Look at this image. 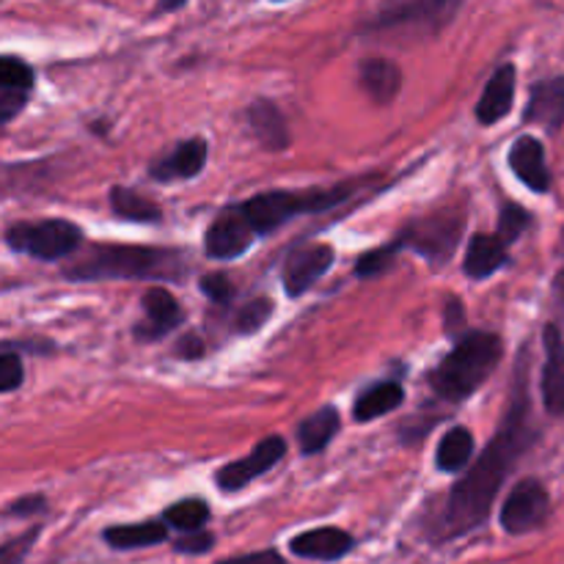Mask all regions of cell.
<instances>
[{
	"instance_id": "30",
	"label": "cell",
	"mask_w": 564,
	"mask_h": 564,
	"mask_svg": "<svg viewBox=\"0 0 564 564\" xmlns=\"http://www.w3.org/2000/svg\"><path fill=\"white\" fill-rule=\"evenodd\" d=\"M400 251V246H397V240L391 242V246H383V248H375V251L364 253L361 259H358V268L356 273L361 275V279H369V275H380L383 270L391 268V262H394V253Z\"/></svg>"
},
{
	"instance_id": "38",
	"label": "cell",
	"mask_w": 564,
	"mask_h": 564,
	"mask_svg": "<svg viewBox=\"0 0 564 564\" xmlns=\"http://www.w3.org/2000/svg\"><path fill=\"white\" fill-rule=\"evenodd\" d=\"M47 507V501L42 496H28V499H17L9 507V516H33V512H42Z\"/></svg>"
},
{
	"instance_id": "27",
	"label": "cell",
	"mask_w": 564,
	"mask_h": 564,
	"mask_svg": "<svg viewBox=\"0 0 564 564\" xmlns=\"http://www.w3.org/2000/svg\"><path fill=\"white\" fill-rule=\"evenodd\" d=\"M163 518L169 527L180 529V532H196V529H204V523L209 521V507L202 499H185L171 505Z\"/></svg>"
},
{
	"instance_id": "13",
	"label": "cell",
	"mask_w": 564,
	"mask_h": 564,
	"mask_svg": "<svg viewBox=\"0 0 564 564\" xmlns=\"http://www.w3.org/2000/svg\"><path fill=\"white\" fill-rule=\"evenodd\" d=\"M510 169L518 180L534 193H545L551 187V171L545 163V149L538 138L523 135L510 149Z\"/></svg>"
},
{
	"instance_id": "2",
	"label": "cell",
	"mask_w": 564,
	"mask_h": 564,
	"mask_svg": "<svg viewBox=\"0 0 564 564\" xmlns=\"http://www.w3.org/2000/svg\"><path fill=\"white\" fill-rule=\"evenodd\" d=\"M505 345L496 334L474 330L455 345V350L430 372V386L446 402H463L471 397L499 367Z\"/></svg>"
},
{
	"instance_id": "10",
	"label": "cell",
	"mask_w": 564,
	"mask_h": 564,
	"mask_svg": "<svg viewBox=\"0 0 564 564\" xmlns=\"http://www.w3.org/2000/svg\"><path fill=\"white\" fill-rule=\"evenodd\" d=\"M253 235H257V229L246 218L242 207L226 209L209 224L207 235H204V248L213 259H235L251 248Z\"/></svg>"
},
{
	"instance_id": "12",
	"label": "cell",
	"mask_w": 564,
	"mask_h": 564,
	"mask_svg": "<svg viewBox=\"0 0 564 564\" xmlns=\"http://www.w3.org/2000/svg\"><path fill=\"white\" fill-rule=\"evenodd\" d=\"M141 303L143 319L135 328L138 339H160V336H165L169 330H174L176 325L182 323L180 303H176V297L171 295L169 290H163V286H152V290L143 292Z\"/></svg>"
},
{
	"instance_id": "23",
	"label": "cell",
	"mask_w": 564,
	"mask_h": 564,
	"mask_svg": "<svg viewBox=\"0 0 564 564\" xmlns=\"http://www.w3.org/2000/svg\"><path fill=\"white\" fill-rule=\"evenodd\" d=\"M102 538L110 549H119V551L149 549V545L165 543V538H169V529H165V523H160V521H143V523H135V527L130 523V527L105 529Z\"/></svg>"
},
{
	"instance_id": "29",
	"label": "cell",
	"mask_w": 564,
	"mask_h": 564,
	"mask_svg": "<svg viewBox=\"0 0 564 564\" xmlns=\"http://www.w3.org/2000/svg\"><path fill=\"white\" fill-rule=\"evenodd\" d=\"M270 317H273V301H268V297H257V301L246 303V306H242V312L237 314V325H235L237 334H242V336L257 334V330L262 328Z\"/></svg>"
},
{
	"instance_id": "5",
	"label": "cell",
	"mask_w": 564,
	"mask_h": 564,
	"mask_svg": "<svg viewBox=\"0 0 564 564\" xmlns=\"http://www.w3.org/2000/svg\"><path fill=\"white\" fill-rule=\"evenodd\" d=\"M463 0H380L367 20V31H411L438 33L460 11Z\"/></svg>"
},
{
	"instance_id": "9",
	"label": "cell",
	"mask_w": 564,
	"mask_h": 564,
	"mask_svg": "<svg viewBox=\"0 0 564 564\" xmlns=\"http://www.w3.org/2000/svg\"><path fill=\"white\" fill-rule=\"evenodd\" d=\"M284 455H286V441L281 438V435H270V438L259 441V444L253 446L251 455L240 457V460L220 468V471L215 474V482H218V488L226 490V494H235V490H242L246 485H251L253 479L262 477L264 471L279 466Z\"/></svg>"
},
{
	"instance_id": "8",
	"label": "cell",
	"mask_w": 564,
	"mask_h": 564,
	"mask_svg": "<svg viewBox=\"0 0 564 564\" xmlns=\"http://www.w3.org/2000/svg\"><path fill=\"white\" fill-rule=\"evenodd\" d=\"M551 512L549 490L538 479H521L507 496L501 507V527L507 534H527L534 532L545 523Z\"/></svg>"
},
{
	"instance_id": "19",
	"label": "cell",
	"mask_w": 564,
	"mask_h": 564,
	"mask_svg": "<svg viewBox=\"0 0 564 564\" xmlns=\"http://www.w3.org/2000/svg\"><path fill=\"white\" fill-rule=\"evenodd\" d=\"M358 80L375 105H389L400 94L402 72L389 58H367L358 69Z\"/></svg>"
},
{
	"instance_id": "24",
	"label": "cell",
	"mask_w": 564,
	"mask_h": 564,
	"mask_svg": "<svg viewBox=\"0 0 564 564\" xmlns=\"http://www.w3.org/2000/svg\"><path fill=\"white\" fill-rule=\"evenodd\" d=\"M402 400H405V391L400 383H378L358 397L356 405H352V416H356V422H372V419H380L400 408Z\"/></svg>"
},
{
	"instance_id": "33",
	"label": "cell",
	"mask_w": 564,
	"mask_h": 564,
	"mask_svg": "<svg viewBox=\"0 0 564 564\" xmlns=\"http://www.w3.org/2000/svg\"><path fill=\"white\" fill-rule=\"evenodd\" d=\"M202 292L215 303H229L235 295V286H231L229 275L224 273H209L202 279Z\"/></svg>"
},
{
	"instance_id": "11",
	"label": "cell",
	"mask_w": 564,
	"mask_h": 564,
	"mask_svg": "<svg viewBox=\"0 0 564 564\" xmlns=\"http://www.w3.org/2000/svg\"><path fill=\"white\" fill-rule=\"evenodd\" d=\"M334 259H336L334 248L325 246V242H314V246H306L301 248V251L292 253V257L286 259V268H284L286 295L297 297L303 295V292L312 290V286L328 273Z\"/></svg>"
},
{
	"instance_id": "3",
	"label": "cell",
	"mask_w": 564,
	"mask_h": 564,
	"mask_svg": "<svg viewBox=\"0 0 564 564\" xmlns=\"http://www.w3.org/2000/svg\"><path fill=\"white\" fill-rule=\"evenodd\" d=\"M182 270V257L174 251L141 246H97L86 259L66 268L75 281H108V279H163Z\"/></svg>"
},
{
	"instance_id": "20",
	"label": "cell",
	"mask_w": 564,
	"mask_h": 564,
	"mask_svg": "<svg viewBox=\"0 0 564 564\" xmlns=\"http://www.w3.org/2000/svg\"><path fill=\"white\" fill-rule=\"evenodd\" d=\"M248 121H251V130L257 135V141L262 143L270 152H281V149L290 147V130H286V119L281 116V110L275 108L268 99H259L248 110Z\"/></svg>"
},
{
	"instance_id": "36",
	"label": "cell",
	"mask_w": 564,
	"mask_h": 564,
	"mask_svg": "<svg viewBox=\"0 0 564 564\" xmlns=\"http://www.w3.org/2000/svg\"><path fill=\"white\" fill-rule=\"evenodd\" d=\"M36 538H39V529H31L25 538L9 540V543L3 545V551H0V560H3V564H17L22 560V556L28 554V549H31L33 540H36Z\"/></svg>"
},
{
	"instance_id": "15",
	"label": "cell",
	"mask_w": 564,
	"mask_h": 564,
	"mask_svg": "<svg viewBox=\"0 0 564 564\" xmlns=\"http://www.w3.org/2000/svg\"><path fill=\"white\" fill-rule=\"evenodd\" d=\"M204 165H207V141H202V138H191V141H182L180 147H176L171 154H165L163 160H158L149 174H152L158 182L191 180V176L202 174Z\"/></svg>"
},
{
	"instance_id": "4",
	"label": "cell",
	"mask_w": 564,
	"mask_h": 564,
	"mask_svg": "<svg viewBox=\"0 0 564 564\" xmlns=\"http://www.w3.org/2000/svg\"><path fill=\"white\" fill-rule=\"evenodd\" d=\"M356 185H339L330 187V191H268L259 193V196L248 198L242 204V213L251 220V226L257 229V235H270L279 226H284L286 220L297 218L303 213H317V209L336 207L339 202L352 196Z\"/></svg>"
},
{
	"instance_id": "37",
	"label": "cell",
	"mask_w": 564,
	"mask_h": 564,
	"mask_svg": "<svg viewBox=\"0 0 564 564\" xmlns=\"http://www.w3.org/2000/svg\"><path fill=\"white\" fill-rule=\"evenodd\" d=\"M444 325L449 336H457L463 328H466V308H463V303L457 301V297H449V303H446Z\"/></svg>"
},
{
	"instance_id": "42",
	"label": "cell",
	"mask_w": 564,
	"mask_h": 564,
	"mask_svg": "<svg viewBox=\"0 0 564 564\" xmlns=\"http://www.w3.org/2000/svg\"><path fill=\"white\" fill-rule=\"evenodd\" d=\"M273 3H284V0H273Z\"/></svg>"
},
{
	"instance_id": "6",
	"label": "cell",
	"mask_w": 564,
	"mask_h": 564,
	"mask_svg": "<svg viewBox=\"0 0 564 564\" xmlns=\"http://www.w3.org/2000/svg\"><path fill=\"white\" fill-rule=\"evenodd\" d=\"M6 242L14 251L28 253L33 259L55 262L75 253L83 242V231L69 220H36V224H14L6 231Z\"/></svg>"
},
{
	"instance_id": "22",
	"label": "cell",
	"mask_w": 564,
	"mask_h": 564,
	"mask_svg": "<svg viewBox=\"0 0 564 564\" xmlns=\"http://www.w3.org/2000/svg\"><path fill=\"white\" fill-rule=\"evenodd\" d=\"M341 419L336 408H323L314 416H308L306 422L297 427V446H301L303 455H317L325 446L334 441V435L339 433Z\"/></svg>"
},
{
	"instance_id": "18",
	"label": "cell",
	"mask_w": 564,
	"mask_h": 564,
	"mask_svg": "<svg viewBox=\"0 0 564 564\" xmlns=\"http://www.w3.org/2000/svg\"><path fill=\"white\" fill-rule=\"evenodd\" d=\"M512 99H516V66L505 64L496 69V75L490 77L488 88L482 91L477 105V119L479 124L490 127L496 121L505 119L512 108Z\"/></svg>"
},
{
	"instance_id": "17",
	"label": "cell",
	"mask_w": 564,
	"mask_h": 564,
	"mask_svg": "<svg viewBox=\"0 0 564 564\" xmlns=\"http://www.w3.org/2000/svg\"><path fill=\"white\" fill-rule=\"evenodd\" d=\"M529 124H540L545 130H560L564 124V80L554 77V80H540L534 83L532 97H529V108L523 113Z\"/></svg>"
},
{
	"instance_id": "16",
	"label": "cell",
	"mask_w": 564,
	"mask_h": 564,
	"mask_svg": "<svg viewBox=\"0 0 564 564\" xmlns=\"http://www.w3.org/2000/svg\"><path fill=\"white\" fill-rule=\"evenodd\" d=\"M352 549V538L341 529L323 527L312 529V532H303L297 538H292L290 551L303 560H319V562H334L339 556H345Z\"/></svg>"
},
{
	"instance_id": "40",
	"label": "cell",
	"mask_w": 564,
	"mask_h": 564,
	"mask_svg": "<svg viewBox=\"0 0 564 564\" xmlns=\"http://www.w3.org/2000/svg\"><path fill=\"white\" fill-rule=\"evenodd\" d=\"M176 356L180 358H198L204 356V341L198 336H185L176 341Z\"/></svg>"
},
{
	"instance_id": "32",
	"label": "cell",
	"mask_w": 564,
	"mask_h": 564,
	"mask_svg": "<svg viewBox=\"0 0 564 564\" xmlns=\"http://www.w3.org/2000/svg\"><path fill=\"white\" fill-rule=\"evenodd\" d=\"M22 378H25L22 375V361L17 358L14 350H6L0 356V391L9 394V391H14L22 383Z\"/></svg>"
},
{
	"instance_id": "31",
	"label": "cell",
	"mask_w": 564,
	"mask_h": 564,
	"mask_svg": "<svg viewBox=\"0 0 564 564\" xmlns=\"http://www.w3.org/2000/svg\"><path fill=\"white\" fill-rule=\"evenodd\" d=\"M527 226H529V213L523 207H518V204H507V207L501 209L499 237L507 242V246H510V242H516Z\"/></svg>"
},
{
	"instance_id": "34",
	"label": "cell",
	"mask_w": 564,
	"mask_h": 564,
	"mask_svg": "<svg viewBox=\"0 0 564 564\" xmlns=\"http://www.w3.org/2000/svg\"><path fill=\"white\" fill-rule=\"evenodd\" d=\"M215 545V538L213 534H207V532H202V529H196V532H187V534H182L180 540H176L174 543V549L180 551V554H207L209 549H213Z\"/></svg>"
},
{
	"instance_id": "25",
	"label": "cell",
	"mask_w": 564,
	"mask_h": 564,
	"mask_svg": "<svg viewBox=\"0 0 564 564\" xmlns=\"http://www.w3.org/2000/svg\"><path fill=\"white\" fill-rule=\"evenodd\" d=\"M471 457H474L471 430L452 427L449 433L444 435V441H441L438 457H435V463H438L441 471L457 474V471H463L468 463H471Z\"/></svg>"
},
{
	"instance_id": "1",
	"label": "cell",
	"mask_w": 564,
	"mask_h": 564,
	"mask_svg": "<svg viewBox=\"0 0 564 564\" xmlns=\"http://www.w3.org/2000/svg\"><path fill=\"white\" fill-rule=\"evenodd\" d=\"M532 402L523 386V364L518 367V386L510 408L505 411L499 433L488 444L485 455L466 471V477L452 488L444 510L433 521L435 540H452L482 527L490 516L496 496L505 485L507 474L518 466L523 452L532 446Z\"/></svg>"
},
{
	"instance_id": "21",
	"label": "cell",
	"mask_w": 564,
	"mask_h": 564,
	"mask_svg": "<svg viewBox=\"0 0 564 564\" xmlns=\"http://www.w3.org/2000/svg\"><path fill=\"white\" fill-rule=\"evenodd\" d=\"M507 242L499 235H474L466 251V273L471 279H488L505 268Z\"/></svg>"
},
{
	"instance_id": "26",
	"label": "cell",
	"mask_w": 564,
	"mask_h": 564,
	"mask_svg": "<svg viewBox=\"0 0 564 564\" xmlns=\"http://www.w3.org/2000/svg\"><path fill=\"white\" fill-rule=\"evenodd\" d=\"M110 207L116 215L127 220H135V224H158L160 220V207L154 202H149L141 193L130 191V187H113L110 191Z\"/></svg>"
},
{
	"instance_id": "7",
	"label": "cell",
	"mask_w": 564,
	"mask_h": 564,
	"mask_svg": "<svg viewBox=\"0 0 564 564\" xmlns=\"http://www.w3.org/2000/svg\"><path fill=\"white\" fill-rule=\"evenodd\" d=\"M463 226H466V218H460L457 213L430 215V218L416 220L405 231H400L397 246L413 248L433 264H444L455 253L457 242H460Z\"/></svg>"
},
{
	"instance_id": "39",
	"label": "cell",
	"mask_w": 564,
	"mask_h": 564,
	"mask_svg": "<svg viewBox=\"0 0 564 564\" xmlns=\"http://www.w3.org/2000/svg\"><path fill=\"white\" fill-rule=\"evenodd\" d=\"M218 564H284L281 556L275 551H259V554H248V556H235V560H226Z\"/></svg>"
},
{
	"instance_id": "14",
	"label": "cell",
	"mask_w": 564,
	"mask_h": 564,
	"mask_svg": "<svg viewBox=\"0 0 564 564\" xmlns=\"http://www.w3.org/2000/svg\"><path fill=\"white\" fill-rule=\"evenodd\" d=\"M545 367H543V402L545 411L564 416V339L556 325H545Z\"/></svg>"
},
{
	"instance_id": "28",
	"label": "cell",
	"mask_w": 564,
	"mask_h": 564,
	"mask_svg": "<svg viewBox=\"0 0 564 564\" xmlns=\"http://www.w3.org/2000/svg\"><path fill=\"white\" fill-rule=\"evenodd\" d=\"M0 88H17V91H31L33 69L20 61L17 55H3L0 58Z\"/></svg>"
},
{
	"instance_id": "35",
	"label": "cell",
	"mask_w": 564,
	"mask_h": 564,
	"mask_svg": "<svg viewBox=\"0 0 564 564\" xmlns=\"http://www.w3.org/2000/svg\"><path fill=\"white\" fill-rule=\"evenodd\" d=\"M28 91H17V88H0V124H9L22 108H25Z\"/></svg>"
},
{
	"instance_id": "41",
	"label": "cell",
	"mask_w": 564,
	"mask_h": 564,
	"mask_svg": "<svg viewBox=\"0 0 564 564\" xmlns=\"http://www.w3.org/2000/svg\"><path fill=\"white\" fill-rule=\"evenodd\" d=\"M187 0H158V9H154V14H169V11H176L182 9Z\"/></svg>"
}]
</instances>
